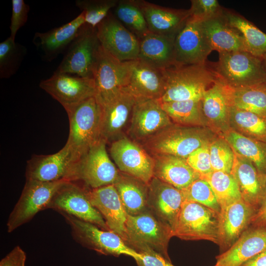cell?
Segmentation results:
<instances>
[{"instance_id":"obj_1","label":"cell","mask_w":266,"mask_h":266,"mask_svg":"<svg viewBox=\"0 0 266 266\" xmlns=\"http://www.w3.org/2000/svg\"><path fill=\"white\" fill-rule=\"evenodd\" d=\"M165 90L160 102L201 100L218 76L206 64L174 66L163 70Z\"/></svg>"},{"instance_id":"obj_2","label":"cell","mask_w":266,"mask_h":266,"mask_svg":"<svg viewBox=\"0 0 266 266\" xmlns=\"http://www.w3.org/2000/svg\"><path fill=\"white\" fill-rule=\"evenodd\" d=\"M125 241L139 253H156L170 261L167 248L172 232L148 209L136 215L128 214Z\"/></svg>"},{"instance_id":"obj_3","label":"cell","mask_w":266,"mask_h":266,"mask_svg":"<svg viewBox=\"0 0 266 266\" xmlns=\"http://www.w3.org/2000/svg\"><path fill=\"white\" fill-rule=\"evenodd\" d=\"M69 130L67 143L78 160L100 139L101 106L95 97L66 110Z\"/></svg>"},{"instance_id":"obj_4","label":"cell","mask_w":266,"mask_h":266,"mask_svg":"<svg viewBox=\"0 0 266 266\" xmlns=\"http://www.w3.org/2000/svg\"><path fill=\"white\" fill-rule=\"evenodd\" d=\"M213 68L218 77L232 88L266 83V61L248 51L219 54Z\"/></svg>"},{"instance_id":"obj_5","label":"cell","mask_w":266,"mask_h":266,"mask_svg":"<svg viewBox=\"0 0 266 266\" xmlns=\"http://www.w3.org/2000/svg\"><path fill=\"white\" fill-rule=\"evenodd\" d=\"M209 143L200 129L173 124L141 145L152 156L167 155L186 159L194 151Z\"/></svg>"},{"instance_id":"obj_6","label":"cell","mask_w":266,"mask_h":266,"mask_svg":"<svg viewBox=\"0 0 266 266\" xmlns=\"http://www.w3.org/2000/svg\"><path fill=\"white\" fill-rule=\"evenodd\" d=\"M107 144L101 139L79 157L74 166L71 181L90 189L114 184L119 170L109 157Z\"/></svg>"},{"instance_id":"obj_7","label":"cell","mask_w":266,"mask_h":266,"mask_svg":"<svg viewBox=\"0 0 266 266\" xmlns=\"http://www.w3.org/2000/svg\"><path fill=\"white\" fill-rule=\"evenodd\" d=\"M220 213L200 203L185 200L172 230L184 240H206L219 245Z\"/></svg>"},{"instance_id":"obj_8","label":"cell","mask_w":266,"mask_h":266,"mask_svg":"<svg viewBox=\"0 0 266 266\" xmlns=\"http://www.w3.org/2000/svg\"><path fill=\"white\" fill-rule=\"evenodd\" d=\"M59 213L70 226L74 240L83 246L105 255H125L134 260L140 256V253L129 247L118 234L65 212Z\"/></svg>"},{"instance_id":"obj_9","label":"cell","mask_w":266,"mask_h":266,"mask_svg":"<svg viewBox=\"0 0 266 266\" xmlns=\"http://www.w3.org/2000/svg\"><path fill=\"white\" fill-rule=\"evenodd\" d=\"M100 47L97 28L85 23L79 30L54 72L93 78Z\"/></svg>"},{"instance_id":"obj_10","label":"cell","mask_w":266,"mask_h":266,"mask_svg":"<svg viewBox=\"0 0 266 266\" xmlns=\"http://www.w3.org/2000/svg\"><path fill=\"white\" fill-rule=\"evenodd\" d=\"M67 181L26 180L21 195L7 220L8 233L30 221L39 211L47 209L56 192Z\"/></svg>"},{"instance_id":"obj_11","label":"cell","mask_w":266,"mask_h":266,"mask_svg":"<svg viewBox=\"0 0 266 266\" xmlns=\"http://www.w3.org/2000/svg\"><path fill=\"white\" fill-rule=\"evenodd\" d=\"M48 208L65 212L101 229L110 231L100 213L89 200L87 188L78 182H66L56 192Z\"/></svg>"},{"instance_id":"obj_12","label":"cell","mask_w":266,"mask_h":266,"mask_svg":"<svg viewBox=\"0 0 266 266\" xmlns=\"http://www.w3.org/2000/svg\"><path fill=\"white\" fill-rule=\"evenodd\" d=\"M109 144L110 156L119 170L148 184L154 177L153 156L126 135Z\"/></svg>"},{"instance_id":"obj_13","label":"cell","mask_w":266,"mask_h":266,"mask_svg":"<svg viewBox=\"0 0 266 266\" xmlns=\"http://www.w3.org/2000/svg\"><path fill=\"white\" fill-rule=\"evenodd\" d=\"M172 124L159 100H136L126 134L141 145Z\"/></svg>"},{"instance_id":"obj_14","label":"cell","mask_w":266,"mask_h":266,"mask_svg":"<svg viewBox=\"0 0 266 266\" xmlns=\"http://www.w3.org/2000/svg\"><path fill=\"white\" fill-rule=\"evenodd\" d=\"M130 61H119L100 45L93 74L95 97L100 103L110 100L124 90L130 73Z\"/></svg>"},{"instance_id":"obj_15","label":"cell","mask_w":266,"mask_h":266,"mask_svg":"<svg viewBox=\"0 0 266 266\" xmlns=\"http://www.w3.org/2000/svg\"><path fill=\"white\" fill-rule=\"evenodd\" d=\"M77 160L74 152L67 143L54 154L34 155L27 161L26 180L71 181L74 166Z\"/></svg>"},{"instance_id":"obj_16","label":"cell","mask_w":266,"mask_h":266,"mask_svg":"<svg viewBox=\"0 0 266 266\" xmlns=\"http://www.w3.org/2000/svg\"><path fill=\"white\" fill-rule=\"evenodd\" d=\"M101 46L121 62L138 59L139 42L137 36L110 13L96 27Z\"/></svg>"},{"instance_id":"obj_17","label":"cell","mask_w":266,"mask_h":266,"mask_svg":"<svg viewBox=\"0 0 266 266\" xmlns=\"http://www.w3.org/2000/svg\"><path fill=\"white\" fill-rule=\"evenodd\" d=\"M39 87L58 101L66 111L96 94L94 78L56 72L50 78L41 80Z\"/></svg>"},{"instance_id":"obj_18","label":"cell","mask_w":266,"mask_h":266,"mask_svg":"<svg viewBox=\"0 0 266 266\" xmlns=\"http://www.w3.org/2000/svg\"><path fill=\"white\" fill-rule=\"evenodd\" d=\"M136 99L123 90L101 106L100 134L106 143L126 135Z\"/></svg>"},{"instance_id":"obj_19","label":"cell","mask_w":266,"mask_h":266,"mask_svg":"<svg viewBox=\"0 0 266 266\" xmlns=\"http://www.w3.org/2000/svg\"><path fill=\"white\" fill-rule=\"evenodd\" d=\"M174 48L175 66L205 64L212 51L201 22L190 17L175 37Z\"/></svg>"},{"instance_id":"obj_20","label":"cell","mask_w":266,"mask_h":266,"mask_svg":"<svg viewBox=\"0 0 266 266\" xmlns=\"http://www.w3.org/2000/svg\"><path fill=\"white\" fill-rule=\"evenodd\" d=\"M184 198L181 190L154 177L148 184V209L172 231Z\"/></svg>"},{"instance_id":"obj_21","label":"cell","mask_w":266,"mask_h":266,"mask_svg":"<svg viewBox=\"0 0 266 266\" xmlns=\"http://www.w3.org/2000/svg\"><path fill=\"white\" fill-rule=\"evenodd\" d=\"M87 194L91 203L100 213L109 229L125 241L128 214L114 185L94 189L87 188Z\"/></svg>"},{"instance_id":"obj_22","label":"cell","mask_w":266,"mask_h":266,"mask_svg":"<svg viewBox=\"0 0 266 266\" xmlns=\"http://www.w3.org/2000/svg\"><path fill=\"white\" fill-rule=\"evenodd\" d=\"M165 86L163 70L137 59L130 61V73L124 90L136 100H159L164 93Z\"/></svg>"},{"instance_id":"obj_23","label":"cell","mask_w":266,"mask_h":266,"mask_svg":"<svg viewBox=\"0 0 266 266\" xmlns=\"http://www.w3.org/2000/svg\"><path fill=\"white\" fill-rule=\"evenodd\" d=\"M85 24L83 12L69 22L46 32H36L33 42L42 59L51 62L67 49L83 25Z\"/></svg>"},{"instance_id":"obj_24","label":"cell","mask_w":266,"mask_h":266,"mask_svg":"<svg viewBox=\"0 0 266 266\" xmlns=\"http://www.w3.org/2000/svg\"><path fill=\"white\" fill-rule=\"evenodd\" d=\"M141 10L149 32L175 37L190 17L188 10L175 9L135 0Z\"/></svg>"},{"instance_id":"obj_25","label":"cell","mask_w":266,"mask_h":266,"mask_svg":"<svg viewBox=\"0 0 266 266\" xmlns=\"http://www.w3.org/2000/svg\"><path fill=\"white\" fill-rule=\"evenodd\" d=\"M255 212V210L243 200L221 209L219 245L224 251L231 247L245 231L251 223Z\"/></svg>"},{"instance_id":"obj_26","label":"cell","mask_w":266,"mask_h":266,"mask_svg":"<svg viewBox=\"0 0 266 266\" xmlns=\"http://www.w3.org/2000/svg\"><path fill=\"white\" fill-rule=\"evenodd\" d=\"M231 174L238 185L243 200L256 210L266 193V175L251 162L235 152Z\"/></svg>"},{"instance_id":"obj_27","label":"cell","mask_w":266,"mask_h":266,"mask_svg":"<svg viewBox=\"0 0 266 266\" xmlns=\"http://www.w3.org/2000/svg\"><path fill=\"white\" fill-rule=\"evenodd\" d=\"M266 250V229L245 231L229 249L216 257L214 266H240Z\"/></svg>"},{"instance_id":"obj_28","label":"cell","mask_w":266,"mask_h":266,"mask_svg":"<svg viewBox=\"0 0 266 266\" xmlns=\"http://www.w3.org/2000/svg\"><path fill=\"white\" fill-rule=\"evenodd\" d=\"M207 41L212 50L219 53L247 51L244 38L236 29L221 15L201 22Z\"/></svg>"},{"instance_id":"obj_29","label":"cell","mask_w":266,"mask_h":266,"mask_svg":"<svg viewBox=\"0 0 266 266\" xmlns=\"http://www.w3.org/2000/svg\"><path fill=\"white\" fill-rule=\"evenodd\" d=\"M175 38L149 32L138 38L137 60L162 70L175 66Z\"/></svg>"},{"instance_id":"obj_30","label":"cell","mask_w":266,"mask_h":266,"mask_svg":"<svg viewBox=\"0 0 266 266\" xmlns=\"http://www.w3.org/2000/svg\"><path fill=\"white\" fill-rule=\"evenodd\" d=\"M154 177L177 189L182 190L200 178L188 164L186 159L167 155L153 156Z\"/></svg>"},{"instance_id":"obj_31","label":"cell","mask_w":266,"mask_h":266,"mask_svg":"<svg viewBox=\"0 0 266 266\" xmlns=\"http://www.w3.org/2000/svg\"><path fill=\"white\" fill-rule=\"evenodd\" d=\"M113 185L128 215H136L148 210V184L119 171Z\"/></svg>"},{"instance_id":"obj_32","label":"cell","mask_w":266,"mask_h":266,"mask_svg":"<svg viewBox=\"0 0 266 266\" xmlns=\"http://www.w3.org/2000/svg\"><path fill=\"white\" fill-rule=\"evenodd\" d=\"M203 114L213 123L222 125L230 120V87L218 77L205 91L201 100Z\"/></svg>"},{"instance_id":"obj_33","label":"cell","mask_w":266,"mask_h":266,"mask_svg":"<svg viewBox=\"0 0 266 266\" xmlns=\"http://www.w3.org/2000/svg\"><path fill=\"white\" fill-rule=\"evenodd\" d=\"M224 137L235 153L251 162L261 173L266 175V143L234 130L226 132Z\"/></svg>"},{"instance_id":"obj_34","label":"cell","mask_w":266,"mask_h":266,"mask_svg":"<svg viewBox=\"0 0 266 266\" xmlns=\"http://www.w3.org/2000/svg\"><path fill=\"white\" fill-rule=\"evenodd\" d=\"M223 15L228 23L242 34L247 51L266 62V33L238 14L224 10Z\"/></svg>"},{"instance_id":"obj_35","label":"cell","mask_w":266,"mask_h":266,"mask_svg":"<svg viewBox=\"0 0 266 266\" xmlns=\"http://www.w3.org/2000/svg\"><path fill=\"white\" fill-rule=\"evenodd\" d=\"M230 97L232 106L266 118V83L238 88L230 87Z\"/></svg>"},{"instance_id":"obj_36","label":"cell","mask_w":266,"mask_h":266,"mask_svg":"<svg viewBox=\"0 0 266 266\" xmlns=\"http://www.w3.org/2000/svg\"><path fill=\"white\" fill-rule=\"evenodd\" d=\"M211 187L221 209L235 201L243 200L238 185L231 174L220 171H212L200 175Z\"/></svg>"},{"instance_id":"obj_37","label":"cell","mask_w":266,"mask_h":266,"mask_svg":"<svg viewBox=\"0 0 266 266\" xmlns=\"http://www.w3.org/2000/svg\"><path fill=\"white\" fill-rule=\"evenodd\" d=\"M160 103L173 124L182 126L194 127L202 123L203 114L201 100Z\"/></svg>"},{"instance_id":"obj_38","label":"cell","mask_w":266,"mask_h":266,"mask_svg":"<svg viewBox=\"0 0 266 266\" xmlns=\"http://www.w3.org/2000/svg\"><path fill=\"white\" fill-rule=\"evenodd\" d=\"M113 9L115 18L138 38L149 32L144 15L135 0H118Z\"/></svg>"},{"instance_id":"obj_39","label":"cell","mask_w":266,"mask_h":266,"mask_svg":"<svg viewBox=\"0 0 266 266\" xmlns=\"http://www.w3.org/2000/svg\"><path fill=\"white\" fill-rule=\"evenodd\" d=\"M230 120L249 137L266 143V118L232 106Z\"/></svg>"},{"instance_id":"obj_40","label":"cell","mask_w":266,"mask_h":266,"mask_svg":"<svg viewBox=\"0 0 266 266\" xmlns=\"http://www.w3.org/2000/svg\"><path fill=\"white\" fill-rule=\"evenodd\" d=\"M26 47L10 36L0 43V78H9L19 69L26 54Z\"/></svg>"},{"instance_id":"obj_41","label":"cell","mask_w":266,"mask_h":266,"mask_svg":"<svg viewBox=\"0 0 266 266\" xmlns=\"http://www.w3.org/2000/svg\"><path fill=\"white\" fill-rule=\"evenodd\" d=\"M184 201L195 202L220 213L221 206L209 184L200 178L181 190Z\"/></svg>"},{"instance_id":"obj_42","label":"cell","mask_w":266,"mask_h":266,"mask_svg":"<svg viewBox=\"0 0 266 266\" xmlns=\"http://www.w3.org/2000/svg\"><path fill=\"white\" fill-rule=\"evenodd\" d=\"M118 0H77L76 6L84 14L85 23L94 28L103 20L118 2Z\"/></svg>"},{"instance_id":"obj_43","label":"cell","mask_w":266,"mask_h":266,"mask_svg":"<svg viewBox=\"0 0 266 266\" xmlns=\"http://www.w3.org/2000/svg\"><path fill=\"white\" fill-rule=\"evenodd\" d=\"M210 162L213 171L231 173L234 152L225 139H217L209 144Z\"/></svg>"},{"instance_id":"obj_44","label":"cell","mask_w":266,"mask_h":266,"mask_svg":"<svg viewBox=\"0 0 266 266\" xmlns=\"http://www.w3.org/2000/svg\"><path fill=\"white\" fill-rule=\"evenodd\" d=\"M190 17L200 22L222 14L224 10L217 0H192Z\"/></svg>"},{"instance_id":"obj_45","label":"cell","mask_w":266,"mask_h":266,"mask_svg":"<svg viewBox=\"0 0 266 266\" xmlns=\"http://www.w3.org/2000/svg\"><path fill=\"white\" fill-rule=\"evenodd\" d=\"M209 144L198 148L186 159L189 166L200 175L208 174L213 171L211 165Z\"/></svg>"},{"instance_id":"obj_46","label":"cell","mask_w":266,"mask_h":266,"mask_svg":"<svg viewBox=\"0 0 266 266\" xmlns=\"http://www.w3.org/2000/svg\"><path fill=\"white\" fill-rule=\"evenodd\" d=\"M30 6L23 0H12V15L10 25V37L15 40L19 30L26 23Z\"/></svg>"},{"instance_id":"obj_47","label":"cell","mask_w":266,"mask_h":266,"mask_svg":"<svg viewBox=\"0 0 266 266\" xmlns=\"http://www.w3.org/2000/svg\"><path fill=\"white\" fill-rule=\"evenodd\" d=\"M134 260L137 266H175L171 261L152 252L140 253V256Z\"/></svg>"},{"instance_id":"obj_48","label":"cell","mask_w":266,"mask_h":266,"mask_svg":"<svg viewBox=\"0 0 266 266\" xmlns=\"http://www.w3.org/2000/svg\"><path fill=\"white\" fill-rule=\"evenodd\" d=\"M26 254L17 245L0 261V266H25Z\"/></svg>"},{"instance_id":"obj_49","label":"cell","mask_w":266,"mask_h":266,"mask_svg":"<svg viewBox=\"0 0 266 266\" xmlns=\"http://www.w3.org/2000/svg\"><path fill=\"white\" fill-rule=\"evenodd\" d=\"M252 222L259 226L266 227V193L253 217Z\"/></svg>"},{"instance_id":"obj_50","label":"cell","mask_w":266,"mask_h":266,"mask_svg":"<svg viewBox=\"0 0 266 266\" xmlns=\"http://www.w3.org/2000/svg\"><path fill=\"white\" fill-rule=\"evenodd\" d=\"M240 266H266V250L244 263Z\"/></svg>"},{"instance_id":"obj_51","label":"cell","mask_w":266,"mask_h":266,"mask_svg":"<svg viewBox=\"0 0 266 266\" xmlns=\"http://www.w3.org/2000/svg\"></svg>"},{"instance_id":"obj_52","label":"cell","mask_w":266,"mask_h":266,"mask_svg":"<svg viewBox=\"0 0 266 266\" xmlns=\"http://www.w3.org/2000/svg\"></svg>"},{"instance_id":"obj_53","label":"cell","mask_w":266,"mask_h":266,"mask_svg":"<svg viewBox=\"0 0 266 266\" xmlns=\"http://www.w3.org/2000/svg\"></svg>"}]
</instances>
